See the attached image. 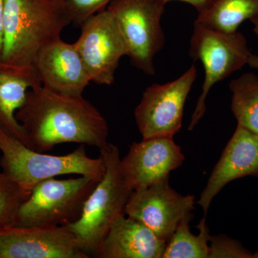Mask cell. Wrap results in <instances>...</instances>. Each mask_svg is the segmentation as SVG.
Returning a JSON list of instances; mask_svg holds the SVG:
<instances>
[{"label": "cell", "mask_w": 258, "mask_h": 258, "mask_svg": "<svg viewBox=\"0 0 258 258\" xmlns=\"http://www.w3.org/2000/svg\"><path fill=\"white\" fill-rule=\"evenodd\" d=\"M229 87L232 93L231 110L237 125L258 135V76L246 73L232 80Z\"/></svg>", "instance_id": "19"}, {"label": "cell", "mask_w": 258, "mask_h": 258, "mask_svg": "<svg viewBox=\"0 0 258 258\" xmlns=\"http://www.w3.org/2000/svg\"><path fill=\"white\" fill-rule=\"evenodd\" d=\"M252 258H258V251L255 253L253 254V257Z\"/></svg>", "instance_id": "27"}, {"label": "cell", "mask_w": 258, "mask_h": 258, "mask_svg": "<svg viewBox=\"0 0 258 258\" xmlns=\"http://www.w3.org/2000/svg\"><path fill=\"white\" fill-rule=\"evenodd\" d=\"M257 18L258 0H216L210 9L198 14L195 23L231 33L245 20Z\"/></svg>", "instance_id": "17"}, {"label": "cell", "mask_w": 258, "mask_h": 258, "mask_svg": "<svg viewBox=\"0 0 258 258\" xmlns=\"http://www.w3.org/2000/svg\"><path fill=\"white\" fill-rule=\"evenodd\" d=\"M247 64L250 66L251 68H252V69L258 70V55L251 54V55L249 56Z\"/></svg>", "instance_id": "25"}, {"label": "cell", "mask_w": 258, "mask_h": 258, "mask_svg": "<svg viewBox=\"0 0 258 258\" xmlns=\"http://www.w3.org/2000/svg\"><path fill=\"white\" fill-rule=\"evenodd\" d=\"M189 54L194 61H200L205 69L202 92L188 127L191 131L206 112L205 102L211 88L247 64L252 52L242 32L227 33L195 23Z\"/></svg>", "instance_id": "5"}, {"label": "cell", "mask_w": 258, "mask_h": 258, "mask_svg": "<svg viewBox=\"0 0 258 258\" xmlns=\"http://www.w3.org/2000/svg\"><path fill=\"white\" fill-rule=\"evenodd\" d=\"M71 23L80 27L90 17L106 10L113 0H57Z\"/></svg>", "instance_id": "21"}, {"label": "cell", "mask_w": 258, "mask_h": 258, "mask_svg": "<svg viewBox=\"0 0 258 258\" xmlns=\"http://www.w3.org/2000/svg\"><path fill=\"white\" fill-rule=\"evenodd\" d=\"M98 181L86 176L40 181L20 207L15 226L58 227L77 221Z\"/></svg>", "instance_id": "6"}, {"label": "cell", "mask_w": 258, "mask_h": 258, "mask_svg": "<svg viewBox=\"0 0 258 258\" xmlns=\"http://www.w3.org/2000/svg\"><path fill=\"white\" fill-rule=\"evenodd\" d=\"M193 195L183 196L169 185V176L148 187L134 190L125 205V215L149 227L167 242L181 219L195 207Z\"/></svg>", "instance_id": "10"}, {"label": "cell", "mask_w": 258, "mask_h": 258, "mask_svg": "<svg viewBox=\"0 0 258 258\" xmlns=\"http://www.w3.org/2000/svg\"><path fill=\"white\" fill-rule=\"evenodd\" d=\"M245 176L258 177V135L237 125L198 201L205 215L226 185Z\"/></svg>", "instance_id": "14"}, {"label": "cell", "mask_w": 258, "mask_h": 258, "mask_svg": "<svg viewBox=\"0 0 258 258\" xmlns=\"http://www.w3.org/2000/svg\"><path fill=\"white\" fill-rule=\"evenodd\" d=\"M71 21L57 0H4V41L0 60L31 66L42 47L60 37Z\"/></svg>", "instance_id": "2"}, {"label": "cell", "mask_w": 258, "mask_h": 258, "mask_svg": "<svg viewBox=\"0 0 258 258\" xmlns=\"http://www.w3.org/2000/svg\"><path fill=\"white\" fill-rule=\"evenodd\" d=\"M197 76L198 69L192 64L177 79L146 88L134 112L142 138H174L182 124L185 102Z\"/></svg>", "instance_id": "8"}, {"label": "cell", "mask_w": 258, "mask_h": 258, "mask_svg": "<svg viewBox=\"0 0 258 258\" xmlns=\"http://www.w3.org/2000/svg\"><path fill=\"white\" fill-rule=\"evenodd\" d=\"M157 1L165 6L169 2L179 1L186 3L194 7L198 11V14H200L210 9L216 0H157Z\"/></svg>", "instance_id": "23"}, {"label": "cell", "mask_w": 258, "mask_h": 258, "mask_svg": "<svg viewBox=\"0 0 258 258\" xmlns=\"http://www.w3.org/2000/svg\"><path fill=\"white\" fill-rule=\"evenodd\" d=\"M181 148L171 137H154L134 142L120 159V171L132 191L148 187L169 176L184 161Z\"/></svg>", "instance_id": "12"}, {"label": "cell", "mask_w": 258, "mask_h": 258, "mask_svg": "<svg viewBox=\"0 0 258 258\" xmlns=\"http://www.w3.org/2000/svg\"><path fill=\"white\" fill-rule=\"evenodd\" d=\"M42 86L32 66H14L0 60V127L30 148L23 125L16 118L30 90Z\"/></svg>", "instance_id": "16"}, {"label": "cell", "mask_w": 258, "mask_h": 258, "mask_svg": "<svg viewBox=\"0 0 258 258\" xmlns=\"http://www.w3.org/2000/svg\"><path fill=\"white\" fill-rule=\"evenodd\" d=\"M31 66L42 86L60 94L81 96L91 82L75 42L60 37L42 47Z\"/></svg>", "instance_id": "13"}, {"label": "cell", "mask_w": 258, "mask_h": 258, "mask_svg": "<svg viewBox=\"0 0 258 258\" xmlns=\"http://www.w3.org/2000/svg\"><path fill=\"white\" fill-rule=\"evenodd\" d=\"M68 226L0 230V258H89Z\"/></svg>", "instance_id": "11"}, {"label": "cell", "mask_w": 258, "mask_h": 258, "mask_svg": "<svg viewBox=\"0 0 258 258\" xmlns=\"http://www.w3.org/2000/svg\"><path fill=\"white\" fill-rule=\"evenodd\" d=\"M191 212L180 221L174 234L166 242L162 258H208L210 252V230L206 224V215L198 226V235L190 230L193 220Z\"/></svg>", "instance_id": "18"}, {"label": "cell", "mask_w": 258, "mask_h": 258, "mask_svg": "<svg viewBox=\"0 0 258 258\" xmlns=\"http://www.w3.org/2000/svg\"><path fill=\"white\" fill-rule=\"evenodd\" d=\"M106 172L88 197L77 221L68 225L80 247L90 257H96L100 246L118 217L125 215V205L132 194L120 171V152L108 143L100 149Z\"/></svg>", "instance_id": "4"}, {"label": "cell", "mask_w": 258, "mask_h": 258, "mask_svg": "<svg viewBox=\"0 0 258 258\" xmlns=\"http://www.w3.org/2000/svg\"><path fill=\"white\" fill-rule=\"evenodd\" d=\"M81 35L75 42L91 82L110 86L127 47L119 27L106 9L81 24Z\"/></svg>", "instance_id": "9"}, {"label": "cell", "mask_w": 258, "mask_h": 258, "mask_svg": "<svg viewBox=\"0 0 258 258\" xmlns=\"http://www.w3.org/2000/svg\"><path fill=\"white\" fill-rule=\"evenodd\" d=\"M16 118L30 149L40 152L56 145L76 143L101 149L108 142V123L83 96H70L40 86L30 90Z\"/></svg>", "instance_id": "1"}, {"label": "cell", "mask_w": 258, "mask_h": 258, "mask_svg": "<svg viewBox=\"0 0 258 258\" xmlns=\"http://www.w3.org/2000/svg\"><path fill=\"white\" fill-rule=\"evenodd\" d=\"M241 242L225 235L210 236L208 258H252Z\"/></svg>", "instance_id": "22"}, {"label": "cell", "mask_w": 258, "mask_h": 258, "mask_svg": "<svg viewBox=\"0 0 258 258\" xmlns=\"http://www.w3.org/2000/svg\"><path fill=\"white\" fill-rule=\"evenodd\" d=\"M30 194L0 172V230L15 225L19 210Z\"/></svg>", "instance_id": "20"}, {"label": "cell", "mask_w": 258, "mask_h": 258, "mask_svg": "<svg viewBox=\"0 0 258 258\" xmlns=\"http://www.w3.org/2000/svg\"><path fill=\"white\" fill-rule=\"evenodd\" d=\"M166 241L142 222L121 215L100 246L99 258H162Z\"/></svg>", "instance_id": "15"}, {"label": "cell", "mask_w": 258, "mask_h": 258, "mask_svg": "<svg viewBox=\"0 0 258 258\" xmlns=\"http://www.w3.org/2000/svg\"><path fill=\"white\" fill-rule=\"evenodd\" d=\"M251 23L253 24V32L258 37V18L250 20Z\"/></svg>", "instance_id": "26"}, {"label": "cell", "mask_w": 258, "mask_h": 258, "mask_svg": "<svg viewBox=\"0 0 258 258\" xmlns=\"http://www.w3.org/2000/svg\"><path fill=\"white\" fill-rule=\"evenodd\" d=\"M4 41V0H0V59Z\"/></svg>", "instance_id": "24"}, {"label": "cell", "mask_w": 258, "mask_h": 258, "mask_svg": "<svg viewBox=\"0 0 258 258\" xmlns=\"http://www.w3.org/2000/svg\"><path fill=\"white\" fill-rule=\"evenodd\" d=\"M107 10L119 27L132 66L154 76V57L166 42L161 26L165 5L157 0H113Z\"/></svg>", "instance_id": "7"}, {"label": "cell", "mask_w": 258, "mask_h": 258, "mask_svg": "<svg viewBox=\"0 0 258 258\" xmlns=\"http://www.w3.org/2000/svg\"><path fill=\"white\" fill-rule=\"evenodd\" d=\"M86 146L66 155H51L37 152L0 127V166L2 172L27 192L43 180L61 175L77 174L101 181L106 172L103 157L91 158Z\"/></svg>", "instance_id": "3"}]
</instances>
